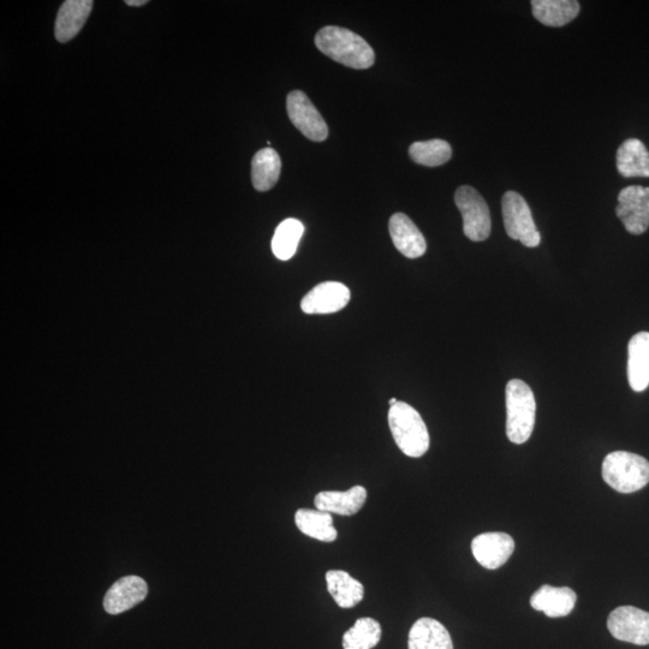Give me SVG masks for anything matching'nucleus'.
Listing matches in <instances>:
<instances>
[{
  "mask_svg": "<svg viewBox=\"0 0 649 649\" xmlns=\"http://www.w3.org/2000/svg\"><path fill=\"white\" fill-rule=\"evenodd\" d=\"M315 45L333 61L363 70L373 67L374 51L365 39L347 28L327 26L315 35Z\"/></svg>",
  "mask_w": 649,
  "mask_h": 649,
  "instance_id": "nucleus-1",
  "label": "nucleus"
},
{
  "mask_svg": "<svg viewBox=\"0 0 649 649\" xmlns=\"http://www.w3.org/2000/svg\"><path fill=\"white\" fill-rule=\"evenodd\" d=\"M506 436L511 443L525 444L531 438L537 402L525 381L512 379L506 385Z\"/></svg>",
  "mask_w": 649,
  "mask_h": 649,
  "instance_id": "nucleus-2",
  "label": "nucleus"
},
{
  "mask_svg": "<svg viewBox=\"0 0 649 649\" xmlns=\"http://www.w3.org/2000/svg\"><path fill=\"white\" fill-rule=\"evenodd\" d=\"M389 426L395 442L404 455L419 458L430 449V433L418 410L398 401L389 410Z\"/></svg>",
  "mask_w": 649,
  "mask_h": 649,
  "instance_id": "nucleus-3",
  "label": "nucleus"
},
{
  "mask_svg": "<svg viewBox=\"0 0 649 649\" xmlns=\"http://www.w3.org/2000/svg\"><path fill=\"white\" fill-rule=\"evenodd\" d=\"M603 478L619 493H634L649 482V462L627 451H615L605 457Z\"/></svg>",
  "mask_w": 649,
  "mask_h": 649,
  "instance_id": "nucleus-4",
  "label": "nucleus"
},
{
  "mask_svg": "<svg viewBox=\"0 0 649 649\" xmlns=\"http://www.w3.org/2000/svg\"><path fill=\"white\" fill-rule=\"evenodd\" d=\"M502 212L506 234L528 248L538 247L540 232L534 223L531 208L521 194L506 192L502 199Z\"/></svg>",
  "mask_w": 649,
  "mask_h": 649,
  "instance_id": "nucleus-5",
  "label": "nucleus"
},
{
  "mask_svg": "<svg viewBox=\"0 0 649 649\" xmlns=\"http://www.w3.org/2000/svg\"><path fill=\"white\" fill-rule=\"evenodd\" d=\"M455 202L463 217V231L470 241H486L491 235L490 208L478 190L462 186L456 190Z\"/></svg>",
  "mask_w": 649,
  "mask_h": 649,
  "instance_id": "nucleus-6",
  "label": "nucleus"
},
{
  "mask_svg": "<svg viewBox=\"0 0 649 649\" xmlns=\"http://www.w3.org/2000/svg\"><path fill=\"white\" fill-rule=\"evenodd\" d=\"M607 628L615 639L637 646L649 645V612L634 606H621L611 612Z\"/></svg>",
  "mask_w": 649,
  "mask_h": 649,
  "instance_id": "nucleus-7",
  "label": "nucleus"
},
{
  "mask_svg": "<svg viewBox=\"0 0 649 649\" xmlns=\"http://www.w3.org/2000/svg\"><path fill=\"white\" fill-rule=\"evenodd\" d=\"M288 116L291 123L295 125L307 139L315 142H323L329 136V127H327L323 116L317 110L302 91H293L289 93L287 99Z\"/></svg>",
  "mask_w": 649,
  "mask_h": 649,
  "instance_id": "nucleus-8",
  "label": "nucleus"
},
{
  "mask_svg": "<svg viewBox=\"0 0 649 649\" xmlns=\"http://www.w3.org/2000/svg\"><path fill=\"white\" fill-rule=\"evenodd\" d=\"M616 214L630 234L642 235L649 228V188L631 186L618 195Z\"/></svg>",
  "mask_w": 649,
  "mask_h": 649,
  "instance_id": "nucleus-9",
  "label": "nucleus"
},
{
  "mask_svg": "<svg viewBox=\"0 0 649 649\" xmlns=\"http://www.w3.org/2000/svg\"><path fill=\"white\" fill-rule=\"evenodd\" d=\"M147 594V582L142 577L124 576L113 583L107 591L104 598V609L110 615H121L144 601Z\"/></svg>",
  "mask_w": 649,
  "mask_h": 649,
  "instance_id": "nucleus-10",
  "label": "nucleus"
},
{
  "mask_svg": "<svg viewBox=\"0 0 649 649\" xmlns=\"http://www.w3.org/2000/svg\"><path fill=\"white\" fill-rule=\"evenodd\" d=\"M350 296V290L342 283H321L303 297L301 309L306 314L337 313L347 307Z\"/></svg>",
  "mask_w": 649,
  "mask_h": 649,
  "instance_id": "nucleus-11",
  "label": "nucleus"
},
{
  "mask_svg": "<svg viewBox=\"0 0 649 649\" xmlns=\"http://www.w3.org/2000/svg\"><path fill=\"white\" fill-rule=\"evenodd\" d=\"M514 551L515 541L505 533L480 534L472 543V552L476 561L490 570L502 567L509 561Z\"/></svg>",
  "mask_w": 649,
  "mask_h": 649,
  "instance_id": "nucleus-12",
  "label": "nucleus"
},
{
  "mask_svg": "<svg viewBox=\"0 0 649 649\" xmlns=\"http://www.w3.org/2000/svg\"><path fill=\"white\" fill-rule=\"evenodd\" d=\"M392 242L398 252L409 259H418L426 253L427 243L418 226L404 213H395L389 223Z\"/></svg>",
  "mask_w": 649,
  "mask_h": 649,
  "instance_id": "nucleus-13",
  "label": "nucleus"
},
{
  "mask_svg": "<svg viewBox=\"0 0 649 649\" xmlns=\"http://www.w3.org/2000/svg\"><path fill=\"white\" fill-rule=\"evenodd\" d=\"M93 5L92 0H67L62 4L55 25V37L59 43L65 44L77 37L85 27Z\"/></svg>",
  "mask_w": 649,
  "mask_h": 649,
  "instance_id": "nucleus-14",
  "label": "nucleus"
},
{
  "mask_svg": "<svg viewBox=\"0 0 649 649\" xmlns=\"http://www.w3.org/2000/svg\"><path fill=\"white\" fill-rule=\"evenodd\" d=\"M367 500L365 487L354 486L345 492L324 491L314 498V505L320 511L339 516H353L359 512Z\"/></svg>",
  "mask_w": 649,
  "mask_h": 649,
  "instance_id": "nucleus-15",
  "label": "nucleus"
},
{
  "mask_svg": "<svg viewBox=\"0 0 649 649\" xmlns=\"http://www.w3.org/2000/svg\"><path fill=\"white\" fill-rule=\"evenodd\" d=\"M628 379L631 389L645 391L649 385V332L637 333L628 347Z\"/></svg>",
  "mask_w": 649,
  "mask_h": 649,
  "instance_id": "nucleus-16",
  "label": "nucleus"
},
{
  "mask_svg": "<svg viewBox=\"0 0 649 649\" xmlns=\"http://www.w3.org/2000/svg\"><path fill=\"white\" fill-rule=\"evenodd\" d=\"M577 595L568 587L556 588L545 585L533 594L531 605L534 610L544 612L547 617L568 616L574 610Z\"/></svg>",
  "mask_w": 649,
  "mask_h": 649,
  "instance_id": "nucleus-17",
  "label": "nucleus"
},
{
  "mask_svg": "<svg viewBox=\"0 0 649 649\" xmlns=\"http://www.w3.org/2000/svg\"><path fill=\"white\" fill-rule=\"evenodd\" d=\"M409 649H454L451 635L433 618H420L409 631Z\"/></svg>",
  "mask_w": 649,
  "mask_h": 649,
  "instance_id": "nucleus-18",
  "label": "nucleus"
},
{
  "mask_svg": "<svg viewBox=\"0 0 649 649\" xmlns=\"http://www.w3.org/2000/svg\"><path fill=\"white\" fill-rule=\"evenodd\" d=\"M327 591L342 609H351L365 597V588L347 571L330 570L326 573Z\"/></svg>",
  "mask_w": 649,
  "mask_h": 649,
  "instance_id": "nucleus-19",
  "label": "nucleus"
},
{
  "mask_svg": "<svg viewBox=\"0 0 649 649\" xmlns=\"http://www.w3.org/2000/svg\"><path fill=\"white\" fill-rule=\"evenodd\" d=\"M535 19L549 27H563L580 14V3L575 0H533Z\"/></svg>",
  "mask_w": 649,
  "mask_h": 649,
  "instance_id": "nucleus-20",
  "label": "nucleus"
},
{
  "mask_svg": "<svg viewBox=\"0 0 649 649\" xmlns=\"http://www.w3.org/2000/svg\"><path fill=\"white\" fill-rule=\"evenodd\" d=\"M617 169L625 178L649 177V152L643 142L629 139L618 148Z\"/></svg>",
  "mask_w": 649,
  "mask_h": 649,
  "instance_id": "nucleus-21",
  "label": "nucleus"
},
{
  "mask_svg": "<svg viewBox=\"0 0 649 649\" xmlns=\"http://www.w3.org/2000/svg\"><path fill=\"white\" fill-rule=\"evenodd\" d=\"M295 522L303 534L323 543H333L338 537L330 512L299 509L295 515Z\"/></svg>",
  "mask_w": 649,
  "mask_h": 649,
  "instance_id": "nucleus-22",
  "label": "nucleus"
},
{
  "mask_svg": "<svg viewBox=\"0 0 649 649\" xmlns=\"http://www.w3.org/2000/svg\"><path fill=\"white\" fill-rule=\"evenodd\" d=\"M282 160L273 148H264L255 154L252 162V182L258 192H267L276 186L281 176Z\"/></svg>",
  "mask_w": 649,
  "mask_h": 649,
  "instance_id": "nucleus-23",
  "label": "nucleus"
},
{
  "mask_svg": "<svg viewBox=\"0 0 649 649\" xmlns=\"http://www.w3.org/2000/svg\"><path fill=\"white\" fill-rule=\"evenodd\" d=\"M303 232H305V226L300 220L294 218L284 220L283 223L279 224L275 236H273V254L283 261L293 258L297 247H299Z\"/></svg>",
  "mask_w": 649,
  "mask_h": 649,
  "instance_id": "nucleus-24",
  "label": "nucleus"
},
{
  "mask_svg": "<svg viewBox=\"0 0 649 649\" xmlns=\"http://www.w3.org/2000/svg\"><path fill=\"white\" fill-rule=\"evenodd\" d=\"M381 640V625L371 617L357 619L343 636L344 649H372Z\"/></svg>",
  "mask_w": 649,
  "mask_h": 649,
  "instance_id": "nucleus-25",
  "label": "nucleus"
},
{
  "mask_svg": "<svg viewBox=\"0 0 649 649\" xmlns=\"http://www.w3.org/2000/svg\"><path fill=\"white\" fill-rule=\"evenodd\" d=\"M410 157L416 164L437 168L449 162L452 156L451 146L444 140L415 142L409 148Z\"/></svg>",
  "mask_w": 649,
  "mask_h": 649,
  "instance_id": "nucleus-26",
  "label": "nucleus"
},
{
  "mask_svg": "<svg viewBox=\"0 0 649 649\" xmlns=\"http://www.w3.org/2000/svg\"><path fill=\"white\" fill-rule=\"evenodd\" d=\"M148 2L147 0H127L125 4L129 5V7H144Z\"/></svg>",
  "mask_w": 649,
  "mask_h": 649,
  "instance_id": "nucleus-27",
  "label": "nucleus"
},
{
  "mask_svg": "<svg viewBox=\"0 0 649 649\" xmlns=\"http://www.w3.org/2000/svg\"><path fill=\"white\" fill-rule=\"evenodd\" d=\"M397 402L398 401L396 400V398H391V400L389 401L390 407H394Z\"/></svg>",
  "mask_w": 649,
  "mask_h": 649,
  "instance_id": "nucleus-28",
  "label": "nucleus"
}]
</instances>
